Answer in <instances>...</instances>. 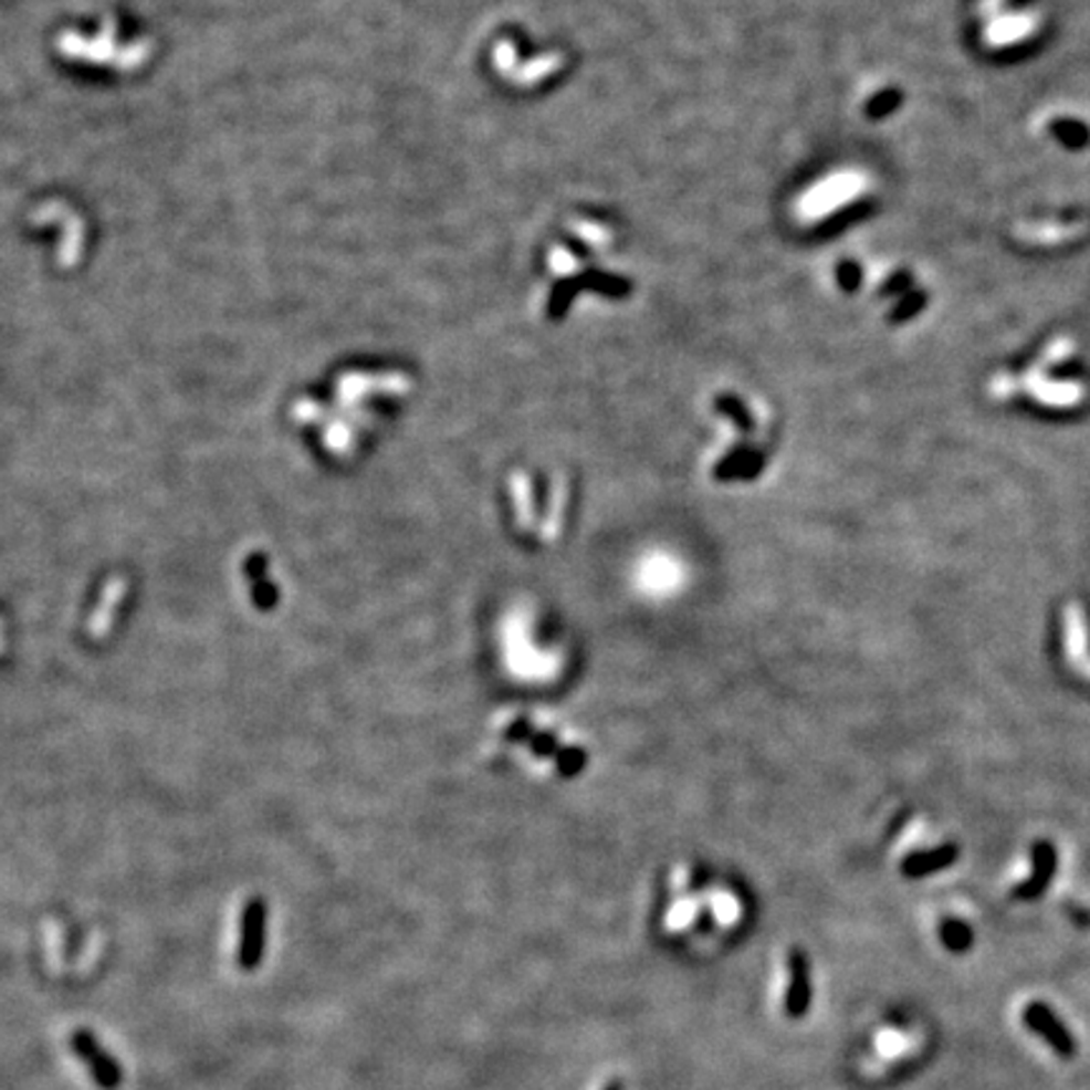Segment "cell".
I'll use <instances>...</instances> for the list:
<instances>
[{
    "label": "cell",
    "mask_w": 1090,
    "mask_h": 1090,
    "mask_svg": "<svg viewBox=\"0 0 1090 1090\" xmlns=\"http://www.w3.org/2000/svg\"><path fill=\"white\" fill-rule=\"evenodd\" d=\"M505 525L523 548H553L570 525L568 485L556 475L513 472L505 485Z\"/></svg>",
    "instance_id": "277c9868"
},
{
    "label": "cell",
    "mask_w": 1090,
    "mask_h": 1090,
    "mask_svg": "<svg viewBox=\"0 0 1090 1090\" xmlns=\"http://www.w3.org/2000/svg\"><path fill=\"white\" fill-rule=\"evenodd\" d=\"M637 584L647 596H672L684 584V568L672 553H654L641 560Z\"/></svg>",
    "instance_id": "8fae6325"
},
{
    "label": "cell",
    "mask_w": 1090,
    "mask_h": 1090,
    "mask_svg": "<svg viewBox=\"0 0 1090 1090\" xmlns=\"http://www.w3.org/2000/svg\"><path fill=\"white\" fill-rule=\"evenodd\" d=\"M114 31H116L114 21H106L104 29L96 35H78L74 31H66L56 39V51L71 61H84V64H109L122 71H132L139 69L142 64H147L151 43L132 41L127 46H116Z\"/></svg>",
    "instance_id": "5b68a950"
},
{
    "label": "cell",
    "mask_w": 1090,
    "mask_h": 1090,
    "mask_svg": "<svg viewBox=\"0 0 1090 1090\" xmlns=\"http://www.w3.org/2000/svg\"><path fill=\"white\" fill-rule=\"evenodd\" d=\"M1078 672H1080V674H1083V677H1088V679H1090V661H1083V664H1080V667H1078Z\"/></svg>",
    "instance_id": "9a60e30c"
},
{
    "label": "cell",
    "mask_w": 1090,
    "mask_h": 1090,
    "mask_svg": "<svg viewBox=\"0 0 1090 1090\" xmlns=\"http://www.w3.org/2000/svg\"><path fill=\"white\" fill-rule=\"evenodd\" d=\"M594 1090H621V1086H619V1083H616V1080H614V1078H604V1080H601V1083H598V1086H596Z\"/></svg>",
    "instance_id": "5bb4252c"
},
{
    "label": "cell",
    "mask_w": 1090,
    "mask_h": 1090,
    "mask_svg": "<svg viewBox=\"0 0 1090 1090\" xmlns=\"http://www.w3.org/2000/svg\"><path fill=\"white\" fill-rule=\"evenodd\" d=\"M922 1048H924V1035L919 1030L899 1027V1025H883L873 1033L871 1058L863 1068L869 1076L889 1073L891 1068H897L901 1062L914 1058Z\"/></svg>",
    "instance_id": "52a82bcc"
},
{
    "label": "cell",
    "mask_w": 1090,
    "mask_h": 1090,
    "mask_svg": "<svg viewBox=\"0 0 1090 1090\" xmlns=\"http://www.w3.org/2000/svg\"><path fill=\"white\" fill-rule=\"evenodd\" d=\"M745 897L727 879L702 873L700 866L682 863L669 876L664 932L672 936H722L745 922Z\"/></svg>",
    "instance_id": "3957f363"
},
{
    "label": "cell",
    "mask_w": 1090,
    "mask_h": 1090,
    "mask_svg": "<svg viewBox=\"0 0 1090 1090\" xmlns=\"http://www.w3.org/2000/svg\"><path fill=\"white\" fill-rule=\"evenodd\" d=\"M493 753L538 780H570L591 761L578 732L551 712L505 710L493 725Z\"/></svg>",
    "instance_id": "7a4b0ae2"
},
{
    "label": "cell",
    "mask_w": 1090,
    "mask_h": 1090,
    "mask_svg": "<svg viewBox=\"0 0 1090 1090\" xmlns=\"http://www.w3.org/2000/svg\"><path fill=\"white\" fill-rule=\"evenodd\" d=\"M777 1003L780 1009L788 1017H798L806 1013V1005L810 1003V964L806 960V954L800 950H785L780 967H777Z\"/></svg>",
    "instance_id": "ba28073f"
},
{
    "label": "cell",
    "mask_w": 1090,
    "mask_h": 1090,
    "mask_svg": "<svg viewBox=\"0 0 1090 1090\" xmlns=\"http://www.w3.org/2000/svg\"><path fill=\"white\" fill-rule=\"evenodd\" d=\"M1062 641H1066L1068 661H1073L1078 667L1083 664L1086 647H1088V627L1083 611H1080L1076 604H1070L1066 609V631H1062Z\"/></svg>",
    "instance_id": "4fadbf2b"
},
{
    "label": "cell",
    "mask_w": 1090,
    "mask_h": 1090,
    "mask_svg": "<svg viewBox=\"0 0 1090 1090\" xmlns=\"http://www.w3.org/2000/svg\"><path fill=\"white\" fill-rule=\"evenodd\" d=\"M500 669L521 690H556L576 667V649L556 611L533 596H515L495 623Z\"/></svg>",
    "instance_id": "6da1fadb"
},
{
    "label": "cell",
    "mask_w": 1090,
    "mask_h": 1090,
    "mask_svg": "<svg viewBox=\"0 0 1090 1090\" xmlns=\"http://www.w3.org/2000/svg\"><path fill=\"white\" fill-rule=\"evenodd\" d=\"M71 1050L74 1056L84 1062L88 1076L94 1078L96 1086H102L104 1090H116L124 1080V1070L119 1062H116L109 1052H106L104 1045L94 1038L88 1030H74L71 1033Z\"/></svg>",
    "instance_id": "30bf717a"
},
{
    "label": "cell",
    "mask_w": 1090,
    "mask_h": 1090,
    "mask_svg": "<svg viewBox=\"0 0 1090 1090\" xmlns=\"http://www.w3.org/2000/svg\"><path fill=\"white\" fill-rule=\"evenodd\" d=\"M263 942H265V914L261 906H253L248 911L245 924H243V940H240L238 950V964L243 970H255L258 962L263 957Z\"/></svg>",
    "instance_id": "7c38bea8"
},
{
    "label": "cell",
    "mask_w": 1090,
    "mask_h": 1090,
    "mask_svg": "<svg viewBox=\"0 0 1090 1090\" xmlns=\"http://www.w3.org/2000/svg\"><path fill=\"white\" fill-rule=\"evenodd\" d=\"M1015 1020L1025 1033H1030L1035 1040L1048 1045L1052 1056L1070 1058L1076 1052L1073 1033L1062 1025L1060 1017L1052 1013V1007L1040 1003V999L1025 997L1023 1003L1015 1007Z\"/></svg>",
    "instance_id": "8992f818"
},
{
    "label": "cell",
    "mask_w": 1090,
    "mask_h": 1090,
    "mask_svg": "<svg viewBox=\"0 0 1090 1090\" xmlns=\"http://www.w3.org/2000/svg\"><path fill=\"white\" fill-rule=\"evenodd\" d=\"M31 222L33 226H56L61 230L59 265L64 268L76 265V261L84 253V222L74 210L61 202H49L31 212Z\"/></svg>",
    "instance_id": "9c48e42d"
}]
</instances>
